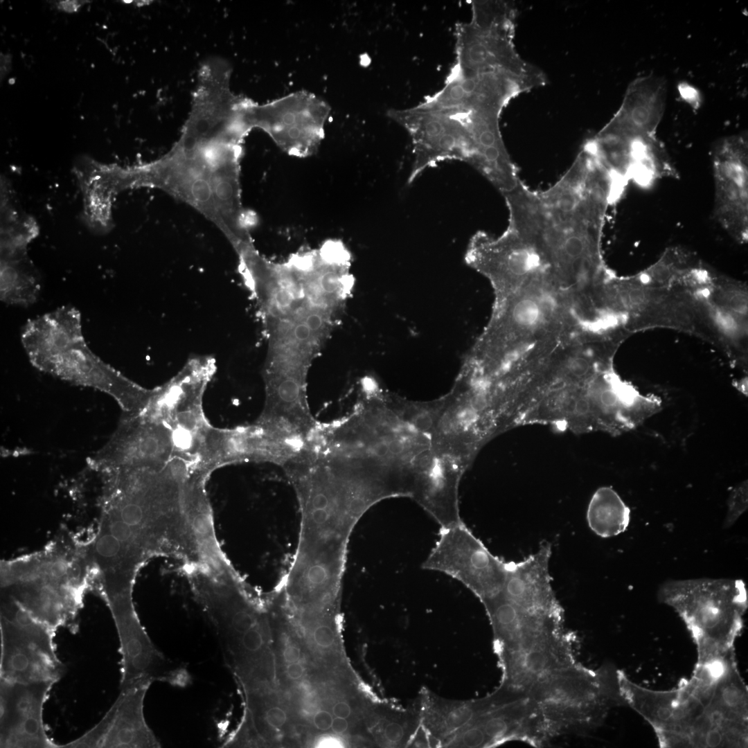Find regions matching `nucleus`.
Listing matches in <instances>:
<instances>
[{"label": "nucleus", "instance_id": "obj_1", "mask_svg": "<svg viewBox=\"0 0 748 748\" xmlns=\"http://www.w3.org/2000/svg\"><path fill=\"white\" fill-rule=\"evenodd\" d=\"M725 664L696 663L690 678L671 690H652L627 675L619 679L625 705L653 729L660 747H735L741 736Z\"/></svg>", "mask_w": 748, "mask_h": 748}, {"label": "nucleus", "instance_id": "obj_2", "mask_svg": "<svg viewBox=\"0 0 748 748\" xmlns=\"http://www.w3.org/2000/svg\"><path fill=\"white\" fill-rule=\"evenodd\" d=\"M29 361L38 370L114 398L124 416L141 413L153 390L145 389L105 363L88 346L80 312L62 306L29 320L21 333Z\"/></svg>", "mask_w": 748, "mask_h": 748}, {"label": "nucleus", "instance_id": "obj_3", "mask_svg": "<svg viewBox=\"0 0 748 748\" xmlns=\"http://www.w3.org/2000/svg\"><path fill=\"white\" fill-rule=\"evenodd\" d=\"M1 594L57 630L73 623L90 589L88 546L62 537L1 564Z\"/></svg>", "mask_w": 748, "mask_h": 748}, {"label": "nucleus", "instance_id": "obj_4", "mask_svg": "<svg viewBox=\"0 0 748 748\" xmlns=\"http://www.w3.org/2000/svg\"><path fill=\"white\" fill-rule=\"evenodd\" d=\"M617 669L590 668L578 661L555 670L530 688L548 745L557 738L585 734L599 727L610 710L624 705Z\"/></svg>", "mask_w": 748, "mask_h": 748}, {"label": "nucleus", "instance_id": "obj_5", "mask_svg": "<svg viewBox=\"0 0 748 748\" xmlns=\"http://www.w3.org/2000/svg\"><path fill=\"white\" fill-rule=\"evenodd\" d=\"M658 600L673 607L685 623L697 652V661L734 650L748 607L745 583L740 579L668 580Z\"/></svg>", "mask_w": 748, "mask_h": 748}, {"label": "nucleus", "instance_id": "obj_6", "mask_svg": "<svg viewBox=\"0 0 748 748\" xmlns=\"http://www.w3.org/2000/svg\"><path fill=\"white\" fill-rule=\"evenodd\" d=\"M266 332L264 409L287 422L305 420L311 415L307 398L308 373L328 338L305 321H283Z\"/></svg>", "mask_w": 748, "mask_h": 748}, {"label": "nucleus", "instance_id": "obj_7", "mask_svg": "<svg viewBox=\"0 0 748 748\" xmlns=\"http://www.w3.org/2000/svg\"><path fill=\"white\" fill-rule=\"evenodd\" d=\"M545 82L544 75L533 65L510 69L465 68L454 64L444 86L418 105L500 117L512 99Z\"/></svg>", "mask_w": 748, "mask_h": 748}, {"label": "nucleus", "instance_id": "obj_8", "mask_svg": "<svg viewBox=\"0 0 748 748\" xmlns=\"http://www.w3.org/2000/svg\"><path fill=\"white\" fill-rule=\"evenodd\" d=\"M1 679L51 681L64 673L54 642L55 630L39 621L6 594L1 598Z\"/></svg>", "mask_w": 748, "mask_h": 748}, {"label": "nucleus", "instance_id": "obj_9", "mask_svg": "<svg viewBox=\"0 0 748 748\" xmlns=\"http://www.w3.org/2000/svg\"><path fill=\"white\" fill-rule=\"evenodd\" d=\"M330 111L321 98L299 91L262 105L252 100L247 121L251 130L266 132L283 152L303 158L318 150Z\"/></svg>", "mask_w": 748, "mask_h": 748}, {"label": "nucleus", "instance_id": "obj_10", "mask_svg": "<svg viewBox=\"0 0 748 748\" xmlns=\"http://www.w3.org/2000/svg\"><path fill=\"white\" fill-rule=\"evenodd\" d=\"M387 115L407 132L412 141L413 160L408 184L442 161L457 160L470 164L473 154L471 134L457 112L416 105L391 109Z\"/></svg>", "mask_w": 748, "mask_h": 748}, {"label": "nucleus", "instance_id": "obj_11", "mask_svg": "<svg viewBox=\"0 0 748 748\" xmlns=\"http://www.w3.org/2000/svg\"><path fill=\"white\" fill-rule=\"evenodd\" d=\"M171 429L143 413L123 416L105 444L89 460L107 476L163 468L174 458Z\"/></svg>", "mask_w": 748, "mask_h": 748}, {"label": "nucleus", "instance_id": "obj_12", "mask_svg": "<svg viewBox=\"0 0 748 748\" xmlns=\"http://www.w3.org/2000/svg\"><path fill=\"white\" fill-rule=\"evenodd\" d=\"M422 568L458 580L481 601L501 589L506 561L493 555L461 521L440 527L438 540Z\"/></svg>", "mask_w": 748, "mask_h": 748}, {"label": "nucleus", "instance_id": "obj_13", "mask_svg": "<svg viewBox=\"0 0 748 748\" xmlns=\"http://www.w3.org/2000/svg\"><path fill=\"white\" fill-rule=\"evenodd\" d=\"M215 368L212 357L188 359L170 381L153 389L141 412L164 422L176 437L202 439L211 426L204 416L203 395Z\"/></svg>", "mask_w": 748, "mask_h": 748}, {"label": "nucleus", "instance_id": "obj_14", "mask_svg": "<svg viewBox=\"0 0 748 748\" xmlns=\"http://www.w3.org/2000/svg\"><path fill=\"white\" fill-rule=\"evenodd\" d=\"M208 617L224 662L240 686L245 702L269 695L273 678L266 616L251 626L242 625L222 614Z\"/></svg>", "mask_w": 748, "mask_h": 748}, {"label": "nucleus", "instance_id": "obj_15", "mask_svg": "<svg viewBox=\"0 0 748 748\" xmlns=\"http://www.w3.org/2000/svg\"><path fill=\"white\" fill-rule=\"evenodd\" d=\"M748 146L747 136L719 141L712 152L713 217L740 242L748 235Z\"/></svg>", "mask_w": 748, "mask_h": 748}, {"label": "nucleus", "instance_id": "obj_16", "mask_svg": "<svg viewBox=\"0 0 748 748\" xmlns=\"http://www.w3.org/2000/svg\"><path fill=\"white\" fill-rule=\"evenodd\" d=\"M152 684L143 681L121 688L114 703L96 724L60 747H161L159 739L146 722L143 711L145 695Z\"/></svg>", "mask_w": 748, "mask_h": 748}, {"label": "nucleus", "instance_id": "obj_17", "mask_svg": "<svg viewBox=\"0 0 748 748\" xmlns=\"http://www.w3.org/2000/svg\"><path fill=\"white\" fill-rule=\"evenodd\" d=\"M54 682L0 679V747L60 748L48 736L43 709Z\"/></svg>", "mask_w": 748, "mask_h": 748}, {"label": "nucleus", "instance_id": "obj_18", "mask_svg": "<svg viewBox=\"0 0 748 748\" xmlns=\"http://www.w3.org/2000/svg\"><path fill=\"white\" fill-rule=\"evenodd\" d=\"M490 620L497 657L521 652L567 630L564 617L524 610L499 591L481 601Z\"/></svg>", "mask_w": 748, "mask_h": 748}, {"label": "nucleus", "instance_id": "obj_19", "mask_svg": "<svg viewBox=\"0 0 748 748\" xmlns=\"http://www.w3.org/2000/svg\"><path fill=\"white\" fill-rule=\"evenodd\" d=\"M665 97L666 87L661 79L650 76L636 80L630 85L618 111L599 134L621 144L657 139Z\"/></svg>", "mask_w": 748, "mask_h": 748}, {"label": "nucleus", "instance_id": "obj_20", "mask_svg": "<svg viewBox=\"0 0 748 748\" xmlns=\"http://www.w3.org/2000/svg\"><path fill=\"white\" fill-rule=\"evenodd\" d=\"M551 555V544L543 542L537 551L525 559L506 561V577L499 592L529 612L564 617L563 608L552 587Z\"/></svg>", "mask_w": 748, "mask_h": 748}, {"label": "nucleus", "instance_id": "obj_21", "mask_svg": "<svg viewBox=\"0 0 748 748\" xmlns=\"http://www.w3.org/2000/svg\"><path fill=\"white\" fill-rule=\"evenodd\" d=\"M0 281L1 300L8 305L29 306L41 292L39 278L23 255L1 258Z\"/></svg>", "mask_w": 748, "mask_h": 748}, {"label": "nucleus", "instance_id": "obj_22", "mask_svg": "<svg viewBox=\"0 0 748 748\" xmlns=\"http://www.w3.org/2000/svg\"><path fill=\"white\" fill-rule=\"evenodd\" d=\"M630 509L617 492L609 487H601L593 495L587 511L591 530L602 537L624 532L630 522Z\"/></svg>", "mask_w": 748, "mask_h": 748}, {"label": "nucleus", "instance_id": "obj_23", "mask_svg": "<svg viewBox=\"0 0 748 748\" xmlns=\"http://www.w3.org/2000/svg\"><path fill=\"white\" fill-rule=\"evenodd\" d=\"M547 303L540 302L533 296L517 298L501 312L495 324L511 325L517 328L531 330L539 326L544 318Z\"/></svg>", "mask_w": 748, "mask_h": 748}, {"label": "nucleus", "instance_id": "obj_24", "mask_svg": "<svg viewBox=\"0 0 748 748\" xmlns=\"http://www.w3.org/2000/svg\"><path fill=\"white\" fill-rule=\"evenodd\" d=\"M747 481H743L731 491L727 500V513L724 520V527L731 526L747 509Z\"/></svg>", "mask_w": 748, "mask_h": 748}, {"label": "nucleus", "instance_id": "obj_25", "mask_svg": "<svg viewBox=\"0 0 748 748\" xmlns=\"http://www.w3.org/2000/svg\"><path fill=\"white\" fill-rule=\"evenodd\" d=\"M312 637L316 645L322 649H328L335 642V633L331 624L320 623L314 625Z\"/></svg>", "mask_w": 748, "mask_h": 748}, {"label": "nucleus", "instance_id": "obj_26", "mask_svg": "<svg viewBox=\"0 0 748 748\" xmlns=\"http://www.w3.org/2000/svg\"><path fill=\"white\" fill-rule=\"evenodd\" d=\"M332 720L331 713L324 709L318 710L312 717L314 727L322 731H326L331 728Z\"/></svg>", "mask_w": 748, "mask_h": 748}, {"label": "nucleus", "instance_id": "obj_27", "mask_svg": "<svg viewBox=\"0 0 748 748\" xmlns=\"http://www.w3.org/2000/svg\"><path fill=\"white\" fill-rule=\"evenodd\" d=\"M282 657L287 664L298 662L301 658V651L298 646L290 644L283 648Z\"/></svg>", "mask_w": 748, "mask_h": 748}, {"label": "nucleus", "instance_id": "obj_28", "mask_svg": "<svg viewBox=\"0 0 748 748\" xmlns=\"http://www.w3.org/2000/svg\"><path fill=\"white\" fill-rule=\"evenodd\" d=\"M305 670V666L298 661L288 664L285 666V672L289 679L292 680H299L303 677Z\"/></svg>", "mask_w": 748, "mask_h": 748}, {"label": "nucleus", "instance_id": "obj_29", "mask_svg": "<svg viewBox=\"0 0 748 748\" xmlns=\"http://www.w3.org/2000/svg\"><path fill=\"white\" fill-rule=\"evenodd\" d=\"M332 713L335 717L348 718L352 713L351 706L345 701L336 702L332 708Z\"/></svg>", "mask_w": 748, "mask_h": 748}, {"label": "nucleus", "instance_id": "obj_30", "mask_svg": "<svg viewBox=\"0 0 748 748\" xmlns=\"http://www.w3.org/2000/svg\"><path fill=\"white\" fill-rule=\"evenodd\" d=\"M86 2V1L67 0L59 1L57 4L59 10L73 13L76 12Z\"/></svg>", "mask_w": 748, "mask_h": 748}, {"label": "nucleus", "instance_id": "obj_31", "mask_svg": "<svg viewBox=\"0 0 748 748\" xmlns=\"http://www.w3.org/2000/svg\"><path fill=\"white\" fill-rule=\"evenodd\" d=\"M645 300V295L640 289L631 290L627 294V301L633 306L641 305Z\"/></svg>", "mask_w": 748, "mask_h": 748}, {"label": "nucleus", "instance_id": "obj_32", "mask_svg": "<svg viewBox=\"0 0 748 748\" xmlns=\"http://www.w3.org/2000/svg\"><path fill=\"white\" fill-rule=\"evenodd\" d=\"M729 305L733 310L739 313H745L747 310V300L741 294L733 296L729 301Z\"/></svg>", "mask_w": 748, "mask_h": 748}, {"label": "nucleus", "instance_id": "obj_33", "mask_svg": "<svg viewBox=\"0 0 748 748\" xmlns=\"http://www.w3.org/2000/svg\"><path fill=\"white\" fill-rule=\"evenodd\" d=\"M330 729L336 734H343L348 729V722L346 718L335 717L333 718Z\"/></svg>", "mask_w": 748, "mask_h": 748}, {"label": "nucleus", "instance_id": "obj_34", "mask_svg": "<svg viewBox=\"0 0 748 748\" xmlns=\"http://www.w3.org/2000/svg\"><path fill=\"white\" fill-rule=\"evenodd\" d=\"M737 388L740 390V391L741 393H742L743 394L747 395V378L743 379L742 380L739 382L738 385L737 386Z\"/></svg>", "mask_w": 748, "mask_h": 748}]
</instances>
